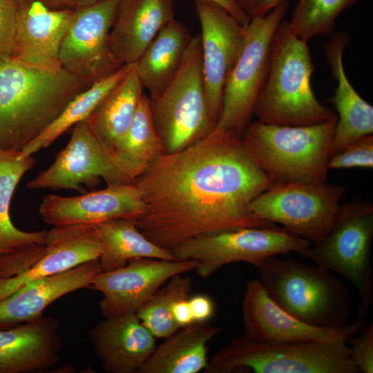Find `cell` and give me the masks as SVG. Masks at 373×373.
Here are the masks:
<instances>
[{
  "mask_svg": "<svg viewBox=\"0 0 373 373\" xmlns=\"http://www.w3.org/2000/svg\"><path fill=\"white\" fill-rule=\"evenodd\" d=\"M134 182L145 204L136 225L167 250L202 235L274 224L254 219L249 210L271 180L241 135L216 126L188 147L159 156Z\"/></svg>",
  "mask_w": 373,
  "mask_h": 373,
  "instance_id": "cell-1",
  "label": "cell"
},
{
  "mask_svg": "<svg viewBox=\"0 0 373 373\" xmlns=\"http://www.w3.org/2000/svg\"><path fill=\"white\" fill-rule=\"evenodd\" d=\"M91 84L0 55V150L22 151Z\"/></svg>",
  "mask_w": 373,
  "mask_h": 373,
  "instance_id": "cell-2",
  "label": "cell"
},
{
  "mask_svg": "<svg viewBox=\"0 0 373 373\" xmlns=\"http://www.w3.org/2000/svg\"><path fill=\"white\" fill-rule=\"evenodd\" d=\"M314 70L307 41L283 21L272 39L267 77L253 115L262 122L283 126L312 125L335 117L314 93Z\"/></svg>",
  "mask_w": 373,
  "mask_h": 373,
  "instance_id": "cell-3",
  "label": "cell"
},
{
  "mask_svg": "<svg viewBox=\"0 0 373 373\" xmlns=\"http://www.w3.org/2000/svg\"><path fill=\"white\" fill-rule=\"evenodd\" d=\"M337 115L307 126H283L257 120L241 135L249 155L273 184L327 182Z\"/></svg>",
  "mask_w": 373,
  "mask_h": 373,
  "instance_id": "cell-4",
  "label": "cell"
},
{
  "mask_svg": "<svg viewBox=\"0 0 373 373\" xmlns=\"http://www.w3.org/2000/svg\"><path fill=\"white\" fill-rule=\"evenodd\" d=\"M256 267L272 299L298 319L327 328L350 323L348 289L331 271L276 256L264 258Z\"/></svg>",
  "mask_w": 373,
  "mask_h": 373,
  "instance_id": "cell-5",
  "label": "cell"
},
{
  "mask_svg": "<svg viewBox=\"0 0 373 373\" xmlns=\"http://www.w3.org/2000/svg\"><path fill=\"white\" fill-rule=\"evenodd\" d=\"M361 373L346 344L261 341L246 334L214 353L204 373Z\"/></svg>",
  "mask_w": 373,
  "mask_h": 373,
  "instance_id": "cell-6",
  "label": "cell"
},
{
  "mask_svg": "<svg viewBox=\"0 0 373 373\" xmlns=\"http://www.w3.org/2000/svg\"><path fill=\"white\" fill-rule=\"evenodd\" d=\"M149 102L164 153L180 151L216 128L206 96L200 34L192 37L172 80Z\"/></svg>",
  "mask_w": 373,
  "mask_h": 373,
  "instance_id": "cell-7",
  "label": "cell"
},
{
  "mask_svg": "<svg viewBox=\"0 0 373 373\" xmlns=\"http://www.w3.org/2000/svg\"><path fill=\"white\" fill-rule=\"evenodd\" d=\"M372 238L373 205L357 198L341 204L330 231L321 240L298 252L356 287L360 301L358 318L363 319L373 300Z\"/></svg>",
  "mask_w": 373,
  "mask_h": 373,
  "instance_id": "cell-8",
  "label": "cell"
},
{
  "mask_svg": "<svg viewBox=\"0 0 373 373\" xmlns=\"http://www.w3.org/2000/svg\"><path fill=\"white\" fill-rule=\"evenodd\" d=\"M345 192L344 186L327 182L274 184L252 201L250 213L315 244L330 231Z\"/></svg>",
  "mask_w": 373,
  "mask_h": 373,
  "instance_id": "cell-9",
  "label": "cell"
},
{
  "mask_svg": "<svg viewBox=\"0 0 373 373\" xmlns=\"http://www.w3.org/2000/svg\"><path fill=\"white\" fill-rule=\"evenodd\" d=\"M288 8L289 2L284 0L247 26L244 49L223 88L217 128L242 135L249 124L267 77L273 37Z\"/></svg>",
  "mask_w": 373,
  "mask_h": 373,
  "instance_id": "cell-10",
  "label": "cell"
},
{
  "mask_svg": "<svg viewBox=\"0 0 373 373\" xmlns=\"http://www.w3.org/2000/svg\"><path fill=\"white\" fill-rule=\"evenodd\" d=\"M309 245L308 240L273 224L196 236L178 245L171 251L177 260L195 261L194 270L206 278L230 263L244 262L256 267L269 256L298 253Z\"/></svg>",
  "mask_w": 373,
  "mask_h": 373,
  "instance_id": "cell-11",
  "label": "cell"
},
{
  "mask_svg": "<svg viewBox=\"0 0 373 373\" xmlns=\"http://www.w3.org/2000/svg\"><path fill=\"white\" fill-rule=\"evenodd\" d=\"M119 0H99L74 9L70 25L62 41L59 58L61 68L93 83L119 69L109 35Z\"/></svg>",
  "mask_w": 373,
  "mask_h": 373,
  "instance_id": "cell-12",
  "label": "cell"
},
{
  "mask_svg": "<svg viewBox=\"0 0 373 373\" xmlns=\"http://www.w3.org/2000/svg\"><path fill=\"white\" fill-rule=\"evenodd\" d=\"M100 179L106 185L134 182L122 172L84 120L73 126L67 145L53 163L26 186L30 189H73L84 193V185L95 186Z\"/></svg>",
  "mask_w": 373,
  "mask_h": 373,
  "instance_id": "cell-13",
  "label": "cell"
},
{
  "mask_svg": "<svg viewBox=\"0 0 373 373\" xmlns=\"http://www.w3.org/2000/svg\"><path fill=\"white\" fill-rule=\"evenodd\" d=\"M195 11L201 28L202 70L206 96L217 124L223 88L244 49L247 26L211 1L195 0Z\"/></svg>",
  "mask_w": 373,
  "mask_h": 373,
  "instance_id": "cell-14",
  "label": "cell"
},
{
  "mask_svg": "<svg viewBox=\"0 0 373 373\" xmlns=\"http://www.w3.org/2000/svg\"><path fill=\"white\" fill-rule=\"evenodd\" d=\"M241 309L245 334L261 341L346 344L367 325L365 319L359 318L341 328L306 323L280 307L258 279L247 283Z\"/></svg>",
  "mask_w": 373,
  "mask_h": 373,
  "instance_id": "cell-15",
  "label": "cell"
},
{
  "mask_svg": "<svg viewBox=\"0 0 373 373\" xmlns=\"http://www.w3.org/2000/svg\"><path fill=\"white\" fill-rule=\"evenodd\" d=\"M196 265L191 260L136 258L121 268L99 272L88 289L103 294L99 306L104 318L135 313L171 278L194 270Z\"/></svg>",
  "mask_w": 373,
  "mask_h": 373,
  "instance_id": "cell-16",
  "label": "cell"
},
{
  "mask_svg": "<svg viewBox=\"0 0 373 373\" xmlns=\"http://www.w3.org/2000/svg\"><path fill=\"white\" fill-rule=\"evenodd\" d=\"M145 211L142 192L135 182L107 185L78 196L48 195L39 213L52 226L96 224L118 218L137 220Z\"/></svg>",
  "mask_w": 373,
  "mask_h": 373,
  "instance_id": "cell-17",
  "label": "cell"
},
{
  "mask_svg": "<svg viewBox=\"0 0 373 373\" xmlns=\"http://www.w3.org/2000/svg\"><path fill=\"white\" fill-rule=\"evenodd\" d=\"M100 254L94 225L53 226L47 231L44 251L32 265L14 276L0 278V300L32 281L98 260Z\"/></svg>",
  "mask_w": 373,
  "mask_h": 373,
  "instance_id": "cell-18",
  "label": "cell"
},
{
  "mask_svg": "<svg viewBox=\"0 0 373 373\" xmlns=\"http://www.w3.org/2000/svg\"><path fill=\"white\" fill-rule=\"evenodd\" d=\"M73 14L74 9L52 10L38 0L19 6L11 56L31 67L51 71L62 69L59 49Z\"/></svg>",
  "mask_w": 373,
  "mask_h": 373,
  "instance_id": "cell-19",
  "label": "cell"
},
{
  "mask_svg": "<svg viewBox=\"0 0 373 373\" xmlns=\"http://www.w3.org/2000/svg\"><path fill=\"white\" fill-rule=\"evenodd\" d=\"M89 337L108 373H137L155 347V337L135 313L104 318Z\"/></svg>",
  "mask_w": 373,
  "mask_h": 373,
  "instance_id": "cell-20",
  "label": "cell"
},
{
  "mask_svg": "<svg viewBox=\"0 0 373 373\" xmlns=\"http://www.w3.org/2000/svg\"><path fill=\"white\" fill-rule=\"evenodd\" d=\"M102 271L98 260L32 281L0 300V329L43 316L52 302L73 291L89 288Z\"/></svg>",
  "mask_w": 373,
  "mask_h": 373,
  "instance_id": "cell-21",
  "label": "cell"
},
{
  "mask_svg": "<svg viewBox=\"0 0 373 373\" xmlns=\"http://www.w3.org/2000/svg\"><path fill=\"white\" fill-rule=\"evenodd\" d=\"M59 321L43 316L0 329V373H30L59 361Z\"/></svg>",
  "mask_w": 373,
  "mask_h": 373,
  "instance_id": "cell-22",
  "label": "cell"
},
{
  "mask_svg": "<svg viewBox=\"0 0 373 373\" xmlns=\"http://www.w3.org/2000/svg\"><path fill=\"white\" fill-rule=\"evenodd\" d=\"M348 42L347 32L340 31L331 37L325 46L327 61L336 82L335 93L330 98L337 115L330 155L373 133V106L354 88L344 68L343 52Z\"/></svg>",
  "mask_w": 373,
  "mask_h": 373,
  "instance_id": "cell-23",
  "label": "cell"
},
{
  "mask_svg": "<svg viewBox=\"0 0 373 373\" xmlns=\"http://www.w3.org/2000/svg\"><path fill=\"white\" fill-rule=\"evenodd\" d=\"M174 0H119L109 41L122 64H135L160 30L174 19Z\"/></svg>",
  "mask_w": 373,
  "mask_h": 373,
  "instance_id": "cell-24",
  "label": "cell"
},
{
  "mask_svg": "<svg viewBox=\"0 0 373 373\" xmlns=\"http://www.w3.org/2000/svg\"><path fill=\"white\" fill-rule=\"evenodd\" d=\"M221 332L209 321L180 327L155 347L137 373H198L207 365V343Z\"/></svg>",
  "mask_w": 373,
  "mask_h": 373,
  "instance_id": "cell-25",
  "label": "cell"
},
{
  "mask_svg": "<svg viewBox=\"0 0 373 373\" xmlns=\"http://www.w3.org/2000/svg\"><path fill=\"white\" fill-rule=\"evenodd\" d=\"M192 38L175 19L157 34L135 62V71L149 98L159 96L172 80Z\"/></svg>",
  "mask_w": 373,
  "mask_h": 373,
  "instance_id": "cell-26",
  "label": "cell"
},
{
  "mask_svg": "<svg viewBox=\"0 0 373 373\" xmlns=\"http://www.w3.org/2000/svg\"><path fill=\"white\" fill-rule=\"evenodd\" d=\"M93 225L101 246L98 260L102 271L121 268L136 258L177 260L170 250L147 238L137 228L135 219H113Z\"/></svg>",
  "mask_w": 373,
  "mask_h": 373,
  "instance_id": "cell-27",
  "label": "cell"
},
{
  "mask_svg": "<svg viewBox=\"0 0 373 373\" xmlns=\"http://www.w3.org/2000/svg\"><path fill=\"white\" fill-rule=\"evenodd\" d=\"M143 90L135 64L86 119L92 133L111 154L134 117Z\"/></svg>",
  "mask_w": 373,
  "mask_h": 373,
  "instance_id": "cell-28",
  "label": "cell"
},
{
  "mask_svg": "<svg viewBox=\"0 0 373 373\" xmlns=\"http://www.w3.org/2000/svg\"><path fill=\"white\" fill-rule=\"evenodd\" d=\"M35 163L21 151L0 150V258L16 250L45 243L47 231H24L10 216V205L17 185Z\"/></svg>",
  "mask_w": 373,
  "mask_h": 373,
  "instance_id": "cell-29",
  "label": "cell"
},
{
  "mask_svg": "<svg viewBox=\"0 0 373 373\" xmlns=\"http://www.w3.org/2000/svg\"><path fill=\"white\" fill-rule=\"evenodd\" d=\"M164 153L157 133L149 97L142 94L134 117L112 155L117 166L133 182Z\"/></svg>",
  "mask_w": 373,
  "mask_h": 373,
  "instance_id": "cell-30",
  "label": "cell"
},
{
  "mask_svg": "<svg viewBox=\"0 0 373 373\" xmlns=\"http://www.w3.org/2000/svg\"><path fill=\"white\" fill-rule=\"evenodd\" d=\"M135 64H124L115 72L96 80L78 93L41 134L23 147L22 153L25 155H32L48 147L70 127L86 120L133 68Z\"/></svg>",
  "mask_w": 373,
  "mask_h": 373,
  "instance_id": "cell-31",
  "label": "cell"
},
{
  "mask_svg": "<svg viewBox=\"0 0 373 373\" xmlns=\"http://www.w3.org/2000/svg\"><path fill=\"white\" fill-rule=\"evenodd\" d=\"M191 278L184 274L171 278L135 312L155 338H166L180 329L171 313L173 303L190 296Z\"/></svg>",
  "mask_w": 373,
  "mask_h": 373,
  "instance_id": "cell-32",
  "label": "cell"
},
{
  "mask_svg": "<svg viewBox=\"0 0 373 373\" xmlns=\"http://www.w3.org/2000/svg\"><path fill=\"white\" fill-rule=\"evenodd\" d=\"M358 0H298L288 21L291 31L308 41L316 36L330 35L336 20Z\"/></svg>",
  "mask_w": 373,
  "mask_h": 373,
  "instance_id": "cell-33",
  "label": "cell"
},
{
  "mask_svg": "<svg viewBox=\"0 0 373 373\" xmlns=\"http://www.w3.org/2000/svg\"><path fill=\"white\" fill-rule=\"evenodd\" d=\"M373 168V135H367L329 156L328 169Z\"/></svg>",
  "mask_w": 373,
  "mask_h": 373,
  "instance_id": "cell-34",
  "label": "cell"
},
{
  "mask_svg": "<svg viewBox=\"0 0 373 373\" xmlns=\"http://www.w3.org/2000/svg\"><path fill=\"white\" fill-rule=\"evenodd\" d=\"M352 361L361 373L373 372V324L367 325L347 341Z\"/></svg>",
  "mask_w": 373,
  "mask_h": 373,
  "instance_id": "cell-35",
  "label": "cell"
},
{
  "mask_svg": "<svg viewBox=\"0 0 373 373\" xmlns=\"http://www.w3.org/2000/svg\"><path fill=\"white\" fill-rule=\"evenodd\" d=\"M18 6L12 0H0V55H12L15 45Z\"/></svg>",
  "mask_w": 373,
  "mask_h": 373,
  "instance_id": "cell-36",
  "label": "cell"
},
{
  "mask_svg": "<svg viewBox=\"0 0 373 373\" xmlns=\"http://www.w3.org/2000/svg\"><path fill=\"white\" fill-rule=\"evenodd\" d=\"M188 302L194 322L209 321L216 312L213 299L204 294L189 296Z\"/></svg>",
  "mask_w": 373,
  "mask_h": 373,
  "instance_id": "cell-37",
  "label": "cell"
},
{
  "mask_svg": "<svg viewBox=\"0 0 373 373\" xmlns=\"http://www.w3.org/2000/svg\"><path fill=\"white\" fill-rule=\"evenodd\" d=\"M251 19L265 16L284 0H235Z\"/></svg>",
  "mask_w": 373,
  "mask_h": 373,
  "instance_id": "cell-38",
  "label": "cell"
},
{
  "mask_svg": "<svg viewBox=\"0 0 373 373\" xmlns=\"http://www.w3.org/2000/svg\"><path fill=\"white\" fill-rule=\"evenodd\" d=\"M188 298L189 297L176 300L172 307V316L179 327L195 323L191 312Z\"/></svg>",
  "mask_w": 373,
  "mask_h": 373,
  "instance_id": "cell-39",
  "label": "cell"
},
{
  "mask_svg": "<svg viewBox=\"0 0 373 373\" xmlns=\"http://www.w3.org/2000/svg\"><path fill=\"white\" fill-rule=\"evenodd\" d=\"M217 3L222 7L242 26H247L250 18L243 12L235 0H205Z\"/></svg>",
  "mask_w": 373,
  "mask_h": 373,
  "instance_id": "cell-40",
  "label": "cell"
},
{
  "mask_svg": "<svg viewBox=\"0 0 373 373\" xmlns=\"http://www.w3.org/2000/svg\"><path fill=\"white\" fill-rule=\"evenodd\" d=\"M52 10L75 9L77 0H38Z\"/></svg>",
  "mask_w": 373,
  "mask_h": 373,
  "instance_id": "cell-41",
  "label": "cell"
},
{
  "mask_svg": "<svg viewBox=\"0 0 373 373\" xmlns=\"http://www.w3.org/2000/svg\"><path fill=\"white\" fill-rule=\"evenodd\" d=\"M98 1L99 0H77L75 8L91 5Z\"/></svg>",
  "mask_w": 373,
  "mask_h": 373,
  "instance_id": "cell-42",
  "label": "cell"
},
{
  "mask_svg": "<svg viewBox=\"0 0 373 373\" xmlns=\"http://www.w3.org/2000/svg\"><path fill=\"white\" fill-rule=\"evenodd\" d=\"M18 6L30 2L33 0H12Z\"/></svg>",
  "mask_w": 373,
  "mask_h": 373,
  "instance_id": "cell-43",
  "label": "cell"
}]
</instances>
